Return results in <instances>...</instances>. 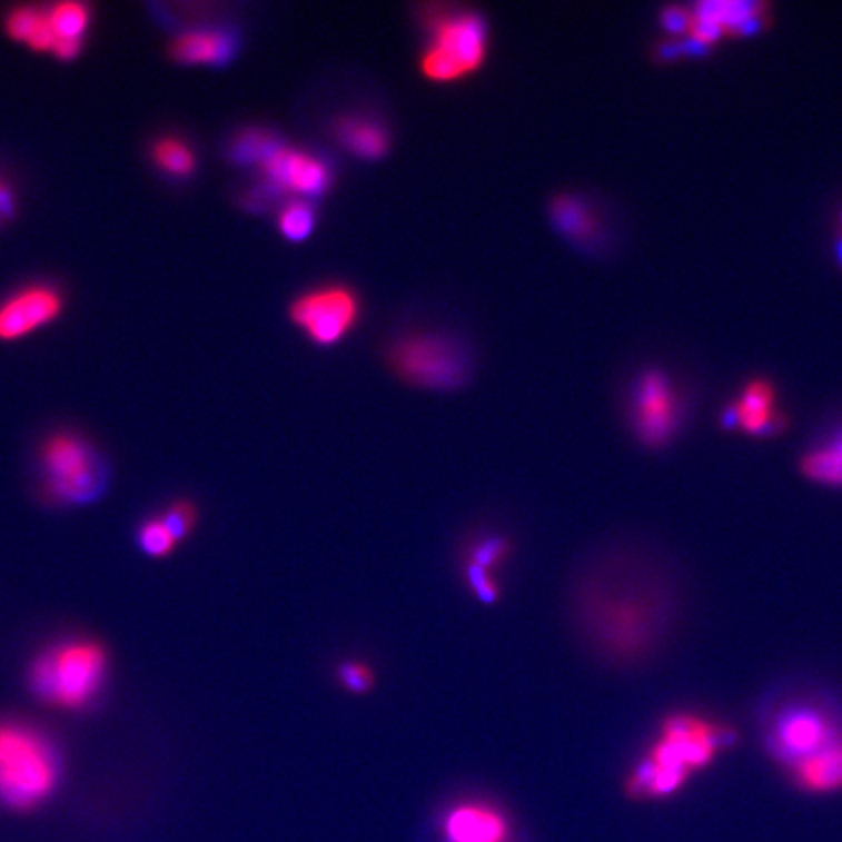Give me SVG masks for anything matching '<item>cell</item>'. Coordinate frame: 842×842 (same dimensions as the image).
Returning a JSON list of instances; mask_svg holds the SVG:
<instances>
[{
	"mask_svg": "<svg viewBox=\"0 0 842 842\" xmlns=\"http://www.w3.org/2000/svg\"><path fill=\"white\" fill-rule=\"evenodd\" d=\"M359 315V303L346 287H323L295 300L291 316L300 330L320 346H331L346 336Z\"/></svg>",
	"mask_w": 842,
	"mask_h": 842,
	"instance_id": "10",
	"label": "cell"
},
{
	"mask_svg": "<svg viewBox=\"0 0 842 842\" xmlns=\"http://www.w3.org/2000/svg\"><path fill=\"white\" fill-rule=\"evenodd\" d=\"M393 367L412 385L432 390L457 388L468 375L463 349L442 336L402 339L393 349Z\"/></svg>",
	"mask_w": 842,
	"mask_h": 842,
	"instance_id": "8",
	"label": "cell"
},
{
	"mask_svg": "<svg viewBox=\"0 0 842 842\" xmlns=\"http://www.w3.org/2000/svg\"><path fill=\"white\" fill-rule=\"evenodd\" d=\"M46 488L51 499L79 504L95 497L102 484V470L95 450L79 435L51 437L41 453Z\"/></svg>",
	"mask_w": 842,
	"mask_h": 842,
	"instance_id": "7",
	"label": "cell"
},
{
	"mask_svg": "<svg viewBox=\"0 0 842 842\" xmlns=\"http://www.w3.org/2000/svg\"><path fill=\"white\" fill-rule=\"evenodd\" d=\"M486 22L478 14L453 12L439 17L422 56V71L437 82L463 79L481 67L486 57Z\"/></svg>",
	"mask_w": 842,
	"mask_h": 842,
	"instance_id": "6",
	"label": "cell"
},
{
	"mask_svg": "<svg viewBox=\"0 0 842 842\" xmlns=\"http://www.w3.org/2000/svg\"><path fill=\"white\" fill-rule=\"evenodd\" d=\"M266 186L315 197L330 188V168L323 158L277 145L261 162Z\"/></svg>",
	"mask_w": 842,
	"mask_h": 842,
	"instance_id": "11",
	"label": "cell"
},
{
	"mask_svg": "<svg viewBox=\"0 0 842 842\" xmlns=\"http://www.w3.org/2000/svg\"><path fill=\"white\" fill-rule=\"evenodd\" d=\"M277 145L279 142L271 135L264 133V131H246L242 137H238L237 145H235V157L246 165H261L264 158L268 157Z\"/></svg>",
	"mask_w": 842,
	"mask_h": 842,
	"instance_id": "28",
	"label": "cell"
},
{
	"mask_svg": "<svg viewBox=\"0 0 842 842\" xmlns=\"http://www.w3.org/2000/svg\"><path fill=\"white\" fill-rule=\"evenodd\" d=\"M63 307L61 295L49 285H30L0 305V338L18 339L51 323Z\"/></svg>",
	"mask_w": 842,
	"mask_h": 842,
	"instance_id": "12",
	"label": "cell"
},
{
	"mask_svg": "<svg viewBox=\"0 0 842 842\" xmlns=\"http://www.w3.org/2000/svg\"><path fill=\"white\" fill-rule=\"evenodd\" d=\"M59 782V759L51 741L32 725L0 724V800L14 810H32Z\"/></svg>",
	"mask_w": 842,
	"mask_h": 842,
	"instance_id": "4",
	"label": "cell"
},
{
	"mask_svg": "<svg viewBox=\"0 0 842 842\" xmlns=\"http://www.w3.org/2000/svg\"><path fill=\"white\" fill-rule=\"evenodd\" d=\"M160 519L165 521L168 528L176 535V538L181 541L196 527V505L191 504V502H176V504L168 507V512Z\"/></svg>",
	"mask_w": 842,
	"mask_h": 842,
	"instance_id": "29",
	"label": "cell"
},
{
	"mask_svg": "<svg viewBox=\"0 0 842 842\" xmlns=\"http://www.w3.org/2000/svg\"><path fill=\"white\" fill-rule=\"evenodd\" d=\"M764 753L790 772L842 743V696L810 681H786L764 694L756 714Z\"/></svg>",
	"mask_w": 842,
	"mask_h": 842,
	"instance_id": "3",
	"label": "cell"
},
{
	"mask_svg": "<svg viewBox=\"0 0 842 842\" xmlns=\"http://www.w3.org/2000/svg\"><path fill=\"white\" fill-rule=\"evenodd\" d=\"M740 730L689 710L671 712L657 724L646 755L632 766L624 790L636 800L677 794L696 772L709 769L724 751L735 747Z\"/></svg>",
	"mask_w": 842,
	"mask_h": 842,
	"instance_id": "2",
	"label": "cell"
},
{
	"mask_svg": "<svg viewBox=\"0 0 842 842\" xmlns=\"http://www.w3.org/2000/svg\"><path fill=\"white\" fill-rule=\"evenodd\" d=\"M836 256H839V261H841L842 266V235L839 237V242H836Z\"/></svg>",
	"mask_w": 842,
	"mask_h": 842,
	"instance_id": "33",
	"label": "cell"
},
{
	"mask_svg": "<svg viewBox=\"0 0 842 842\" xmlns=\"http://www.w3.org/2000/svg\"><path fill=\"white\" fill-rule=\"evenodd\" d=\"M460 575H463V582H465L468 593L476 601H481L482 605H496L497 601L502 598L504 587H502L497 574H492V572H486L481 567L460 564Z\"/></svg>",
	"mask_w": 842,
	"mask_h": 842,
	"instance_id": "25",
	"label": "cell"
},
{
	"mask_svg": "<svg viewBox=\"0 0 842 842\" xmlns=\"http://www.w3.org/2000/svg\"><path fill=\"white\" fill-rule=\"evenodd\" d=\"M569 611L595 660L613 670H638L675 636L683 591L657 552L636 543L608 544L585 559Z\"/></svg>",
	"mask_w": 842,
	"mask_h": 842,
	"instance_id": "1",
	"label": "cell"
},
{
	"mask_svg": "<svg viewBox=\"0 0 842 842\" xmlns=\"http://www.w3.org/2000/svg\"><path fill=\"white\" fill-rule=\"evenodd\" d=\"M798 470L815 486L842 489V427L803 453Z\"/></svg>",
	"mask_w": 842,
	"mask_h": 842,
	"instance_id": "18",
	"label": "cell"
},
{
	"mask_svg": "<svg viewBox=\"0 0 842 842\" xmlns=\"http://www.w3.org/2000/svg\"><path fill=\"white\" fill-rule=\"evenodd\" d=\"M798 790L811 795H831L842 790V743L811 756L786 772Z\"/></svg>",
	"mask_w": 842,
	"mask_h": 842,
	"instance_id": "16",
	"label": "cell"
},
{
	"mask_svg": "<svg viewBox=\"0 0 842 842\" xmlns=\"http://www.w3.org/2000/svg\"><path fill=\"white\" fill-rule=\"evenodd\" d=\"M7 30L14 40L38 51H53V33L49 28L48 10L22 7L10 14Z\"/></svg>",
	"mask_w": 842,
	"mask_h": 842,
	"instance_id": "21",
	"label": "cell"
},
{
	"mask_svg": "<svg viewBox=\"0 0 842 842\" xmlns=\"http://www.w3.org/2000/svg\"><path fill=\"white\" fill-rule=\"evenodd\" d=\"M108 673V655L90 640L49 647L32 665L33 693L51 706L80 710L95 701Z\"/></svg>",
	"mask_w": 842,
	"mask_h": 842,
	"instance_id": "5",
	"label": "cell"
},
{
	"mask_svg": "<svg viewBox=\"0 0 842 842\" xmlns=\"http://www.w3.org/2000/svg\"><path fill=\"white\" fill-rule=\"evenodd\" d=\"M12 209H14L12 194H10V189L0 181V222L4 221V219H9L10 215H12Z\"/></svg>",
	"mask_w": 842,
	"mask_h": 842,
	"instance_id": "32",
	"label": "cell"
},
{
	"mask_svg": "<svg viewBox=\"0 0 842 842\" xmlns=\"http://www.w3.org/2000/svg\"><path fill=\"white\" fill-rule=\"evenodd\" d=\"M237 41L225 30H191L172 43V57L180 63L222 65L235 56Z\"/></svg>",
	"mask_w": 842,
	"mask_h": 842,
	"instance_id": "15",
	"label": "cell"
},
{
	"mask_svg": "<svg viewBox=\"0 0 842 842\" xmlns=\"http://www.w3.org/2000/svg\"><path fill=\"white\" fill-rule=\"evenodd\" d=\"M334 675L338 685L354 696H363L377 686V671L363 660H354V657L341 660L336 665Z\"/></svg>",
	"mask_w": 842,
	"mask_h": 842,
	"instance_id": "23",
	"label": "cell"
},
{
	"mask_svg": "<svg viewBox=\"0 0 842 842\" xmlns=\"http://www.w3.org/2000/svg\"><path fill=\"white\" fill-rule=\"evenodd\" d=\"M336 137L355 157L380 158L388 150V135L385 129L365 118H346L336 126Z\"/></svg>",
	"mask_w": 842,
	"mask_h": 842,
	"instance_id": "19",
	"label": "cell"
},
{
	"mask_svg": "<svg viewBox=\"0 0 842 842\" xmlns=\"http://www.w3.org/2000/svg\"><path fill=\"white\" fill-rule=\"evenodd\" d=\"M691 22H693V10L685 9V7H667L662 12V24L667 32H689Z\"/></svg>",
	"mask_w": 842,
	"mask_h": 842,
	"instance_id": "30",
	"label": "cell"
},
{
	"mask_svg": "<svg viewBox=\"0 0 842 842\" xmlns=\"http://www.w3.org/2000/svg\"><path fill=\"white\" fill-rule=\"evenodd\" d=\"M634 434L647 449H662L677 435L683 406L675 386L660 370H647L630 396Z\"/></svg>",
	"mask_w": 842,
	"mask_h": 842,
	"instance_id": "9",
	"label": "cell"
},
{
	"mask_svg": "<svg viewBox=\"0 0 842 842\" xmlns=\"http://www.w3.org/2000/svg\"><path fill=\"white\" fill-rule=\"evenodd\" d=\"M315 221L316 215L313 205L307 204V201H293L279 215V229L284 232L285 238H289L293 242H299L313 232Z\"/></svg>",
	"mask_w": 842,
	"mask_h": 842,
	"instance_id": "26",
	"label": "cell"
},
{
	"mask_svg": "<svg viewBox=\"0 0 842 842\" xmlns=\"http://www.w3.org/2000/svg\"><path fill=\"white\" fill-rule=\"evenodd\" d=\"M48 20L53 33V56L59 59H75L82 48V36L90 24V12L80 2H59L49 7Z\"/></svg>",
	"mask_w": 842,
	"mask_h": 842,
	"instance_id": "17",
	"label": "cell"
},
{
	"mask_svg": "<svg viewBox=\"0 0 842 842\" xmlns=\"http://www.w3.org/2000/svg\"><path fill=\"white\" fill-rule=\"evenodd\" d=\"M841 225H842V215H841Z\"/></svg>",
	"mask_w": 842,
	"mask_h": 842,
	"instance_id": "34",
	"label": "cell"
},
{
	"mask_svg": "<svg viewBox=\"0 0 842 842\" xmlns=\"http://www.w3.org/2000/svg\"><path fill=\"white\" fill-rule=\"evenodd\" d=\"M512 538L504 533L488 531V533H482V535H476L468 541L465 552L460 556V564L481 567L486 572L497 574L499 567L507 564V559L512 558Z\"/></svg>",
	"mask_w": 842,
	"mask_h": 842,
	"instance_id": "20",
	"label": "cell"
},
{
	"mask_svg": "<svg viewBox=\"0 0 842 842\" xmlns=\"http://www.w3.org/2000/svg\"><path fill=\"white\" fill-rule=\"evenodd\" d=\"M507 833V819L489 803H458L443 819L445 842H505Z\"/></svg>",
	"mask_w": 842,
	"mask_h": 842,
	"instance_id": "13",
	"label": "cell"
},
{
	"mask_svg": "<svg viewBox=\"0 0 842 842\" xmlns=\"http://www.w3.org/2000/svg\"><path fill=\"white\" fill-rule=\"evenodd\" d=\"M139 538H141L142 551L155 558L168 556L180 543L162 519L147 521L141 527Z\"/></svg>",
	"mask_w": 842,
	"mask_h": 842,
	"instance_id": "27",
	"label": "cell"
},
{
	"mask_svg": "<svg viewBox=\"0 0 842 842\" xmlns=\"http://www.w3.org/2000/svg\"><path fill=\"white\" fill-rule=\"evenodd\" d=\"M774 398L776 394L771 383L753 380L740 400L733 404L740 417L737 427L753 437L782 434L787 426V419L780 412H774Z\"/></svg>",
	"mask_w": 842,
	"mask_h": 842,
	"instance_id": "14",
	"label": "cell"
},
{
	"mask_svg": "<svg viewBox=\"0 0 842 842\" xmlns=\"http://www.w3.org/2000/svg\"><path fill=\"white\" fill-rule=\"evenodd\" d=\"M158 168L172 176H189L196 168V155L180 139H162L155 147Z\"/></svg>",
	"mask_w": 842,
	"mask_h": 842,
	"instance_id": "24",
	"label": "cell"
},
{
	"mask_svg": "<svg viewBox=\"0 0 842 842\" xmlns=\"http://www.w3.org/2000/svg\"><path fill=\"white\" fill-rule=\"evenodd\" d=\"M681 56H683V43L681 41H667V43H662L657 48V57L662 61H673V59H678Z\"/></svg>",
	"mask_w": 842,
	"mask_h": 842,
	"instance_id": "31",
	"label": "cell"
},
{
	"mask_svg": "<svg viewBox=\"0 0 842 842\" xmlns=\"http://www.w3.org/2000/svg\"><path fill=\"white\" fill-rule=\"evenodd\" d=\"M552 217L558 222L559 229L564 230L569 237L593 238L597 235V222L591 215L590 209L575 197H559L554 201L552 207Z\"/></svg>",
	"mask_w": 842,
	"mask_h": 842,
	"instance_id": "22",
	"label": "cell"
}]
</instances>
